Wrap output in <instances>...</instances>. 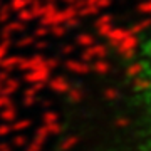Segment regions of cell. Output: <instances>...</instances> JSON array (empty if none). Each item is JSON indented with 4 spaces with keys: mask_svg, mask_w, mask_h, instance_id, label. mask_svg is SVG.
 I'll list each match as a JSON object with an SVG mask.
<instances>
[{
    "mask_svg": "<svg viewBox=\"0 0 151 151\" xmlns=\"http://www.w3.org/2000/svg\"><path fill=\"white\" fill-rule=\"evenodd\" d=\"M119 96L133 121L138 151H151V35L131 42L119 65Z\"/></svg>",
    "mask_w": 151,
    "mask_h": 151,
    "instance_id": "cell-1",
    "label": "cell"
}]
</instances>
